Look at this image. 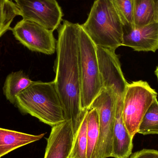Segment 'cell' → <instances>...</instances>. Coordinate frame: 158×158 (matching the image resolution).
<instances>
[{
  "mask_svg": "<svg viewBox=\"0 0 158 158\" xmlns=\"http://www.w3.org/2000/svg\"><path fill=\"white\" fill-rule=\"evenodd\" d=\"M81 25L63 21L58 28L56 76L54 81L63 106L66 120H71L74 132L85 112L81 108L79 61V29Z\"/></svg>",
  "mask_w": 158,
  "mask_h": 158,
  "instance_id": "1",
  "label": "cell"
},
{
  "mask_svg": "<svg viewBox=\"0 0 158 158\" xmlns=\"http://www.w3.org/2000/svg\"><path fill=\"white\" fill-rule=\"evenodd\" d=\"M128 158H158V151L155 149H142L131 154Z\"/></svg>",
  "mask_w": 158,
  "mask_h": 158,
  "instance_id": "21",
  "label": "cell"
},
{
  "mask_svg": "<svg viewBox=\"0 0 158 158\" xmlns=\"http://www.w3.org/2000/svg\"><path fill=\"white\" fill-rule=\"evenodd\" d=\"M97 53L103 88L111 89L117 96H123L128 83L115 51L97 47Z\"/></svg>",
  "mask_w": 158,
  "mask_h": 158,
  "instance_id": "9",
  "label": "cell"
},
{
  "mask_svg": "<svg viewBox=\"0 0 158 158\" xmlns=\"http://www.w3.org/2000/svg\"><path fill=\"white\" fill-rule=\"evenodd\" d=\"M157 96L156 90L145 81H136L127 85L123 97L122 117L133 138L137 133L143 117Z\"/></svg>",
  "mask_w": 158,
  "mask_h": 158,
  "instance_id": "5",
  "label": "cell"
},
{
  "mask_svg": "<svg viewBox=\"0 0 158 158\" xmlns=\"http://www.w3.org/2000/svg\"><path fill=\"white\" fill-rule=\"evenodd\" d=\"M14 1H15V0H14Z\"/></svg>",
  "mask_w": 158,
  "mask_h": 158,
  "instance_id": "24",
  "label": "cell"
},
{
  "mask_svg": "<svg viewBox=\"0 0 158 158\" xmlns=\"http://www.w3.org/2000/svg\"><path fill=\"white\" fill-rule=\"evenodd\" d=\"M122 46L155 52L158 50V21L144 26H123Z\"/></svg>",
  "mask_w": 158,
  "mask_h": 158,
  "instance_id": "10",
  "label": "cell"
},
{
  "mask_svg": "<svg viewBox=\"0 0 158 158\" xmlns=\"http://www.w3.org/2000/svg\"><path fill=\"white\" fill-rule=\"evenodd\" d=\"M123 26L134 27V0H112Z\"/></svg>",
  "mask_w": 158,
  "mask_h": 158,
  "instance_id": "20",
  "label": "cell"
},
{
  "mask_svg": "<svg viewBox=\"0 0 158 158\" xmlns=\"http://www.w3.org/2000/svg\"><path fill=\"white\" fill-rule=\"evenodd\" d=\"M123 96H117L111 157L128 158L132 154L133 139L127 131L122 117Z\"/></svg>",
  "mask_w": 158,
  "mask_h": 158,
  "instance_id": "12",
  "label": "cell"
},
{
  "mask_svg": "<svg viewBox=\"0 0 158 158\" xmlns=\"http://www.w3.org/2000/svg\"><path fill=\"white\" fill-rule=\"evenodd\" d=\"M137 133L158 135V101L155 99L143 117Z\"/></svg>",
  "mask_w": 158,
  "mask_h": 158,
  "instance_id": "19",
  "label": "cell"
},
{
  "mask_svg": "<svg viewBox=\"0 0 158 158\" xmlns=\"http://www.w3.org/2000/svg\"><path fill=\"white\" fill-rule=\"evenodd\" d=\"M15 105L21 113L30 114L52 127L66 120L54 81H33L16 97Z\"/></svg>",
  "mask_w": 158,
  "mask_h": 158,
  "instance_id": "2",
  "label": "cell"
},
{
  "mask_svg": "<svg viewBox=\"0 0 158 158\" xmlns=\"http://www.w3.org/2000/svg\"><path fill=\"white\" fill-rule=\"evenodd\" d=\"M11 30L16 40L30 51L46 55L55 52L56 43L53 31L43 26L22 19Z\"/></svg>",
  "mask_w": 158,
  "mask_h": 158,
  "instance_id": "7",
  "label": "cell"
},
{
  "mask_svg": "<svg viewBox=\"0 0 158 158\" xmlns=\"http://www.w3.org/2000/svg\"><path fill=\"white\" fill-rule=\"evenodd\" d=\"M20 15V10L12 0H0V38L11 30L14 19Z\"/></svg>",
  "mask_w": 158,
  "mask_h": 158,
  "instance_id": "18",
  "label": "cell"
},
{
  "mask_svg": "<svg viewBox=\"0 0 158 158\" xmlns=\"http://www.w3.org/2000/svg\"><path fill=\"white\" fill-rule=\"evenodd\" d=\"M154 2H155V5H156L158 15V0H154Z\"/></svg>",
  "mask_w": 158,
  "mask_h": 158,
  "instance_id": "22",
  "label": "cell"
},
{
  "mask_svg": "<svg viewBox=\"0 0 158 158\" xmlns=\"http://www.w3.org/2000/svg\"><path fill=\"white\" fill-rule=\"evenodd\" d=\"M79 61L81 82V108L83 112L103 88L99 71L97 46L81 25L79 29Z\"/></svg>",
  "mask_w": 158,
  "mask_h": 158,
  "instance_id": "4",
  "label": "cell"
},
{
  "mask_svg": "<svg viewBox=\"0 0 158 158\" xmlns=\"http://www.w3.org/2000/svg\"><path fill=\"white\" fill-rule=\"evenodd\" d=\"M155 74H156L157 78L158 81V65L156 69V71H155Z\"/></svg>",
  "mask_w": 158,
  "mask_h": 158,
  "instance_id": "23",
  "label": "cell"
},
{
  "mask_svg": "<svg viewBox=\"0 0 158 158\" xmlns=\"http://www.w3.org/2000/svg\"><path fill=\"white\" fill-rule=\"evenodd\" d=\"M81 25L97 47L116 51L122 46L123 24L112 0H95Z\"/></svg>",
  "mask_w": 158,
  "mask_h": 158,
  "instance_id": "3",
  "label": "cell"
},
{
  "mask_svg": "<svg viewBox=\"0 0 158 158\" xmlns=\"http://www.w3.org/2000/svg\"><path fill=\"white\" fill-rule=\"evenodd\" d=\"M87 111L85 112L75 132L71 152L69 158H86Z\"/></svg>",
  "mask_w": 158,
  "mask_h": 158,
  "instance_id": "17",
  "label": "cell"
},
{
  "mask_svg": "<svg viewBox=\"0 0 158 158\" xmlns=\"http://www.w3.org/2000/svg\"><path fill=\"white\" fill-rule=\"evenodd\" d=\"M23 19L35 22L51 31L58 28L63 15L56 0H15Z\"/></svg>",
  "mask_w": 158,
  "mask_h": 158,
  "instance_id": "8",
  "label": "cell"
},
{
  "mask_svg": "<svg viewBox=\"0 0 158 158\" xmlns=\"http://www.w3.org/2000/svg\"><path fill=\"white\" fill-rule=\"evenodd\" d=\"M44 135H32L0 128V158L17 148L39 141Z\"/></svg>",
  "mask_w": 158,
  "mask_h": 158,
  "instance_id": "13",
  "label": "cell"
},
{
  "mask_svg": "<svg viewBox=\"0 0 158 158\" xmlns=\"http://www.w3.org/2000/svg\"><path fill=\"white\" fill-rule=\"evenodd\" d=\"M99 131V117L98 111L95 109H89L87 111L86 158H95V154Z\"/></svg>",
  "mask_w": 158,
  "mask_h": 158,
  "instance_id": "16",
  "label": "cell"
},
{
  "mask_svg": "<svg viewBox=\"0 0 158 158\" xmlns=\"http://www.w3.org/2000/svg\"><path fill=\"white\" fill-rule=\"evenodd\" d=\"M74 132L71 120H65L52 127L47 139L44 158H69L74 139Z\"/></svg>",
  "mask_w": 158,
  "mask_h": 158,
  "instance_id": "11",
  "label": "cell"
},
{
  "mask_svg": "<svg viewBox=\"0 0 158 158\" xmlns=\"http://www.w3.org/2000/svg\"><path fill=\"white\" fill-rule=\"evenodd\" d=\"M117 101V96L111 89L103 88L89 108L95 109L99 117V136L95 158L111 157Z\"/></svg>",
  "mask_w": 158,
  "mask_h": 158,
  "instance_id": "6",
  "label": "cell"
},
{
  "mask_svg": "<svg viewBox=\"0 0 158 158\" xmlns=\"http://www.w3.org/2000/svg\"><path fill=\"white\" fill-rule=\"evenodd\" d=\"M33 82L22 70L12 72L7 75L5 81L4 94L11 104H15L16 97Z\"/></svg>",
  "mask_w": 158,
  "mask_h": 158,
  "instance_id": "14",
  "label": "cell"
},
{
  "mask_svg": "<svg viewBox=\"0 0 158 158\" xmlns=\"http://www.w3.org/2000/svg\"><path fill=\"white\" fill-rule=\"evenodd\" d=\"M158 21L154 0H134V24L141 26Z\"/></svg>",
  "mask_w": 158,
  "mask_h": 158,
  "instance_id": "15",
  "label": "cell"
}]
</instances>
